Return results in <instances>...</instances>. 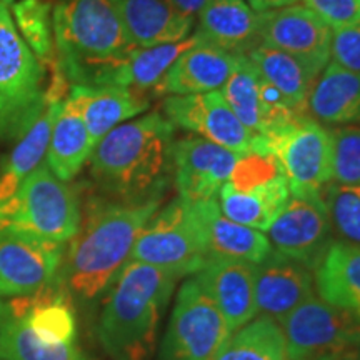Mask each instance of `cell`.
I'll return each instance as SVG.
<instances>
[{
	"label": "cell",
	"instance_id": "9c48e42d",
	"mask_svg": "<svg viewBox=\"0 0 360 360\" xmlns=\"http://www.w3.org/2000/svg\"><path fill=\"white\" fill-rule=\"evenodd\" d=\"M207 259L191 204L180 197L148 219L130 260L169 270L180 278L197 274Z\"/></svg>",
	"mask_w": 360,
	"mask_h": 360
},
{
	"label": "cell",
	"instance_id": "8d00e7d4",
	"mask_svg": "<svg viewBox=\"0 0 360 360\" xmlns=\"http://www.w3.org/2000/svg\"><path fill=\"white\" fill-rule=\"evenodd\" d=\"M304 4L334 30L360 24V0H304Z\"/></svg>",
	"mask_w": 360,
	"mask_h": 360
},
{
	"label": "cell",
	"instance_id": "60d3db41",
	"mask_svg": "<svg viewBox=\"0 0 360 360\" xmlns=\"http://www.w3.org/2000/svg\"><path fill=\"white\" fill-rule=\"evenodd\" d=\"M2 294H0V322L6 321V319L8 317V312H7V302H4L2 300Z\"/></svg>",
	"mask_w": 360,
	"mask_h": 360
},
{
	"label": "cell",
	"instance_id": "e575fe53",
	"mask_svg": "<svg viewBox=\"0 0 360 360\" xmlns=\"http://www.w3.org/2000/svg\"><path fill=\"white\" fill-rule=\"evenodd\" d=\"M332 132L334 180L342 186H360V127L342 125Z\"/></svg>",
	"mask_w": 360,
	"mask_h": 360
},
{
	"label": "cell",
	"instance_id": "6da1fadb",
	"mask_svg": "<svg viewBox=\"0 0 360 360\" xmlns=\"http://www.w3.org/2000/svg\"><path fill=\"white\" fill-rule=\"evenodd\" d=\"M172 122L148 112L117 125L90 155V179L103 199L127 205L160 202L174 180Z\"/></svg>",
	"mask_w": 360,
	"mask_h": 360
},
{
	"label": "cell",
	"instance_id": "d6a6232c",
	"mask_svg": "<svg viewBox=\"0 0 360 360\" xmlns=\"http://www.w3.org/2000/svg\"><path fill=\"white\" fill-rule=\"evenodd\" d=\"M260 75L245 56L238 57L236 70L220 89L225 102L250 134H262L260 115Z\"/></svg>",
	"mask_w": 360,
	"mask_h": 360
},
{
	"label": "cell",
	"instance_id": "ba28073f",
	"mask_svg": "<svg viewBox=\"0 0 360 360\" xmlns=\"http://www.w3.org/2000/svg\"><path fill=\"white\" fill-rule=\"evenodd\" d=\"M264 139L269 152L281 162L292 195H322L323 188L334 180L332 132L310 115Z\"/></svg>",
	"mask_w": 360,
	"mask_h": 360
},
{
	"label": "cell",
	"instance_id": "5bb4252c",
	"mask_svg": "<svg viewBox=\"0 0 360 360\" xmlns=\"http://www.w3.org/2000/svg\"><path fill=\"white\" fill-rule=\"evenodd\" d=\"M274 250L315 270L334 242L330 219L322 195H292L269 229Z\"/></svg>",
	"mask_w": 360,
	"mask_h": 360
},
{
	"label": "cell",
	"instance_id": "4dcf8cb0",
	"mask_svg": "<svg viewBox=\"0 0 360 360\" xmlns=\"http://www.w3.org/2000/svg\"><path fill=\"white\" fill-rule=\"evenodd\" d=\"M215 360H289L281 323L260 315L233 332Z\"/></svg>",
	"mask_w": 360,
	"mask_h": 360
},
{
	"label": "cell",
	"instance_id": "7402d4cb",
	"mask_svg": "<svg viewBox=\"0 0 360 360\" xmlns=\"http://www.w3.org/2000/svg\"><path fill=\"white\" fill-rule=\"evenodd\" d=\"M195 32L225 52L247 56L260 45V12L245 0H209Z\"/></svg>",
	"mask_w": 360,
	"mask_h": 360
},
{
	"label": "cell",
	"instance_id": "8992f818",
	"mask_svg": "<svg viewBox=\"0 0 360 360\" xmlns=\"http://www.w3.org/2000/svg\"><path fill=\"white\" fill-rule=\"evenodd\" d=\"M82 224L79 193L57 179L47 164L34 170L0 214V225H12L45 240L67 244Z\"/></svg>",
	"mask_w": 360,
	"mask_h": 360
},
{
	"label": "cell",
	"instance_id": "7a4b0ae2",
	"mask_svg": "<svg viewBox=\"0 0 360 360\" xmlns=\"http://www.w3.org/2000/svg\"><path fill=\"white\" fill-rule=\"evenodd\" d=\"M159 207L160 202L127 205L103 197L90 200L57 277L70 299L92 302L109 289L130 260L139 233Z\"/></svg>",
	"mask_w": 360,
	"mask_h": 360
},
{
	"label": "cell",
	"instance_id": "603a6c76",
	"mask_svg": "<svg viewBox=\"0 0 360 360\" xmlns=\"http://www.w3.org/2000/svg\"><path fill=\"white\" fill-rule=\"evenodd\" d=\"M307 110L321 124H360V72L328 62L310 89Z\"/></svg>",
	"mask_w": 360,
	"mask_h": 360
},
{
	"label": "cell",
	"instance_id": "44dd1931",
	"mask_svg": "<svg viewBox=\"0 0 360 360\" xmlns=\"http://www.w3.org/2000/svg\"><path fill=\"white\" fill-rule=\"evenodd\" d=\"M125 32L137 49L187 39L193 19L175 11L169 0H110Z\"/></svg>",
	"mask_w": 360,
	"mask_h": 360
},
{
	"label": "cell",
	"instance_id": "ffe728a7",
	"mask_svg": "<svg viewBox=\"0 0 360 360\" xmlns=\"http://www.w3.org/2000/svg\"><path fill=\"white\" fill-rule=\"evenodd\" d=\"M191 209L207 257L217 255L260 264L272 252L270 240L262 232L225 217L215 199L195 202Z\"/></svg>",
	"mask_w": 360,
	"mask_h": 360
},
{
	"label": "cell",
	"instance_id": "d4e9b609",
	"mask_svg": "<svg viewBox=\"0 0 360 360\" xmlns=\"http://www.w3.org/2000/svg\"><path fill=\"white\" fill-rule=\"evenodd\" d=\"M315 285L321 299L360 321V247L332 242L315 269Z\"/></svg>",
	"mask_w": 360,
	"mask_h": 360
},
{
	"label": "cell",
	"instance_id": "4fadbf2b",
	"mask_svg": "<svg viewBox=\"0 0 360 360\" xmlns=\"http://www.w3.org/2000/svg\"><path fill=\"white\" fill-rule=\"evenodd\" d=\"M334 30L305 6H292L260 12V45L295 57L312 72L322 74L332 57Z\"/></svg>",
	"mask_w": 360,
	"mask_h": 360
},
{
	"label": "cell",
	"instance_id": "836d02e7",
	"mask_svg": "<svg viewBox=\"0 0 360 360\" xmlns=\"http://www.w3.org/2000/svg\"><path fill=\"white\" fill-rule=\"evenodd\" d=\"M332 231L340 242L360 247V186L330 182L322 191Z\"/></svg>",
	"mask_w": 360,
	"mask_h": 360
},
{
	"label": "cell",
	"instance_id": "484cf974",
	"mask_svg": "<svg viewBox=\"0 0 360 360\" xmlns=\"http://www.w3.org/2000/svg\"><path fill=\"white\" fill-rule=\"evenodd\" d=\"M60 105L62 101H49L40 119L15 143L11 154L2 160V165H0V214L8 202L17 195L25 179L39 167L47 154L52 125L56 122Z\"/></svg>",
	"mask_w": 360,
	"mask_h": 360
},
{
	"label": "cell",
	"instance_id": "83f0119b",
	"mask_svg": "<svg viewBox=\"0 0 360 360\" xmlns=\"http://www.w3.org/2000/svg\"><path fill=\"white\" fill-rule=\"evenodd\" d=\"M259 75L272 84L282 94L292 110L300 115H310L307 110L310 89L317 77L295 57L277 49L259 45L245 56Z\"/></svg>",
	"mask_w": 360,
	"mask_h": 360
},
{
	"label": "cell",
	"instance_id": "9a60e30c",
	"mask_svg": "<svg viewBox=\"0 0 360 360\" xmlns=\"http://www.w3.org/2000/svg\"><path fill=\"white\" fill-rule=\"evenodd\" d=\"M238 154L199 135L174 142V184L182 200L204 202L215 199L220 187L231 177Z\"/></svg>",
	"mask_w": 360,
	"mask_h": 360
},
{
	"label": "cell",
	"instance_id": "ac0fdd59",
	"mask_svg": "<svg viewBox=\"0 0 360 360\" xmlns=\"http://www.w3.org/2000/svg\"><path fill=\"white\" fill-rule=\"evenodd\" d=\"M65 101L82 115L97 146L117 125L147 112L154 96L120 85H70Z\"/></svg>",
	"mask_w": 360,
	"mask_h": 360
},
{
	"label": "cell",
	"instance_id": "f1b7e54d",
	"mask_svg": "<svg viewBox=\"0 0 360 360\" xmlns=\"http://www.w3.org/2000/svg\"><path fill=\"white\" fill-rule=\"evenodd\" d=\"M199 34L172 44H162L155 47L137 49L125 64L115 72L109 85H120L147 92L154 96V90L172 64L184 52L199 42Z\"/></svg>",
	"mask_w": 360,
	"mask_h": 360
},
{
	"label": "cell",
	"instance_id": "2e32d148",
	"mask_svg": "<svg viewBox=\"0 0 360 360\" xmlns=\"http://www.w3.org/2000/svg\"><path fill=\"white\" fill-rule=\"evenodd\" d=\"M193 278L212 299L232 334L259 314L255 304V264L210 255Z\"/></svg>",
	"mask_w": 360,
	"mask_h": 360
},
{
	"label": "cell",
	"instance_id": "5b68a950",
	"mask_svg": "<svg viewBox=\"0 0 360 360\" xmlns=\"http://www.w3.org/2000/svg\"><path fill=\"white\" fill-rule=\"evenodd\" d=\"M47 69L20 37L11 4L0 0V143L19 142L49 103Z\"/></svg>",
	"mask_w": 360,
	"mask_h": 360
},
{
	"label": "cell",
	"instance_id": "e0dca14e",
	"mask_svg": "<svg viewBox=\"0 0 360 360\" xmlns=\"http://www.w3.org/2000/svg\"><path fill=\"white\" fill-rule=\"evenodd\" d=\"M312 270L274 250L255 264V304L257 312L282 322L292 310L314 295Z\"/></svg>",
	"mask_w": 360,
	"mask_h": 360
},
{
	"label": "cell",
	"instance_id": "cb8c5ba5",
	"mask_svg": "<svg viewBox=\"0 0 360 360\" xmlns=\"http://www.w3.org/2000/svg\"><path fill=\"white\" fill-rule=\"evenodd\" d=\"M289 200L290 188L285 175L247 192H238L227 182L219 191V207L225 217L259 232L269 231Z\"/></svg>",
	"mask_w": 360,
	"mask_h": 360
},
{
	"label": "cell",
	"instance_id": "30bf717a",
	"mask_svg": "<svg viewBox=\"0 0 360 360\" xmlns=\"http://www.w3.org/2000/svg\"><path fill=\"white\" fill-rule=\"evenodd\" d=\"M289 360H330L360 349V321L347 310L310 299L281 322Z\"/></svg>",
	"mask_w": 360,
	"mask_h": 360
},
{
	"label": "cell",
	"instance_id": "d6986e66",
	"mask_svg": "<svg viewBox=\"0 0 360 360\" xmlns=\"http://www.w3.org/2000/svg\"><path fill=\"white\" fill-rule=\"evenodd\" d=\"M199 37V42L174 62L154 90V97L205 94L224 87L240 56L222 51L200 34Z\"/></svg>",
	"mask_w": 360,
	"mask_h": 360
},
{
	"label": "cell",
	"instance_id": "f546056e",
	"mask_svg": "<svg viewBox=\"0 0 360 360\" xmlns=\"http://www.w3.org/2000/svg\"><path fill=\"white\" fill-rule=\"evenodd\" d=\"M0 360H96L75 344H45L27 319L0 322Z\"/></svg>",
	"mask_w": 360,
	"mask_h": 360
},
{
	"label": "cell",
	"instance_id": "b9f144b4",
	"mask_svg": "<svg viewBox=\"0 0 360 360\" xmlns=\"http://www.w3.org/2000/svg\"><path fill=\"white\" fill-rule=\"evenodd\" d=\"M335 360H360V349L359 350H354V352H349V354L342 355V357L335 359Z\"/></svg>",
	"mask_w": 360,
	"mask_h": 360
},
{
	"label": "cell",
	"instance_id": "4316f807",
	"mask_svg": "<svg viewBox=\"0 0 360 360\" xmlns=\"http://www.w3.org/2000/svg\"><path fill=\"white\" fill-rule=\"evenodd\" d=\"M94 142L82 115L72 103L62 101L52 125L47 147V165L57 179L69 182L75 179L94 152Z\"/></svg>",
	"mask_w": 360,
	"mask_h": 360
},
{
	"label": "cell",
	"instance_id": "277c9868",
	"mask_svg": "<svg viewBox=\"0 0 360 360\" xmlns=\"http://www.w3.org/2000/svg\"><path fill=\"white\" fill-rule=\"evenodd\" d=\"M179 276L129 260L112 283L97 326L101 345L112 360H150L162 315Z\"/></svg>",
	"mask_w": 360,
	"mask_h": 360
},
{
	"label": "cell",
	"instance_id": "f35d334b",
	"mask_svg": "<svg viewBox=\"0 0 360 360\" xmlns=\"http://www.w3.org/2000/svg\"><path fill=\"white\" fill-rule=\"evenodd\" d=\"M172 4L175 11H179L182 15L195 19V15H199V12L207 6L209 0H169Z\"/></svg>",
	"mask_w": 360,
	"mask_h": 360
},
{
	"label": "cell",
	"instance_id": "74e56055",
	"mask_svg": "<svg viewBox=\"0 0 360 360\" xmlns=\"http://www.w3.org/2000/svg\"><path fill=\"white\" fill-rule=\"evenodd\" d=\"M332 58L344 69L360 72V24L334 30Z\"/></svg>",
	"mask_w": 360,
	"mask_h": 360
},
{
	"label": "cell",
	"instance_id": "3957f363",
	"mask_svg": "<svg viewBox=\"0 0 360 360\" xmlns=\"http://www.w3.org/2000/svg\"><path fill=\"white\" fill-rule=\"evenodd\" d=\"M56 64L69 85H109L137 47L110 0H52Z\"/></svg>",
	"mask_w": 360,
	"mask_h": 360
},
{
	"label": "cell",
	"instance_id": "7c38bea8",
	"mask_svg": "<svg viewBox=\"0 0 360 360\" xmlns=\"http://www.w3.org/2000/svg\"><path fill=\"white\" fill-rule=\"evenodd\" d=\"M162 112L172 122L187 132L197 134L207 141L219 143L238 155L260 152L269 154L262 135H254L233 114L220 90L188 96H169L162 102Z\"/></svg>",
	"mask_w": 360,
	"mask_h": 360
},
{
	"label": "cell",
	"instance_id": "ab89813d",
	"mask_svg": "<svg viewBox=\"0 0 360 360\" xmlns=\"http://www.w3.org/2000/svg\"><path fill=\"white\" fill-rule=\"evenodd\" d=\"M297 0H247V4L254 8L255 12H265V11H274V8L287 7L295 4Z\"/></svg>",
	"mask_w": 360,
	"mask_h": 360
},
{
	"label": "cell",
	"instance_id": "8fae6325",
	"mask_svg": "<svg viewBox=\"0 0 360 360\" xmlns=\"http://www.w3.org/2000/svg\"><path fill=\"white\" fill-rule=\"evenodd\" d=\"M65 244L0 225V294L29 297L57 281Z\"/></svg>",
	"mask_w": 360,
	"mask_h": 360
},
{
	"label": "cell",
	"instance_id": "1f68e13d",
	"mask_svg": "<svg viewBox=\"0 0 360 360\" xmlns=\"http://www.w3.org/2000/svg\"><path fill=\"white\" fill-rule=\"evenodd\" d=\"M17 30L45 69H56L52 0H13L11 4Z\"/></svg>",
	"mask_w": 360,
	"mask_h": 360
},
{
	"label": "cell",
	"instance_id": "7bdbcfd3",
	"mask_svg": "<svg viewBox=\"0 0 360 360\" xmlns=\"http://www.w3.org/2000/svg\"><path fill=\"white\" fill-rule=\"evenodd\" d=\"M7 2H8V4H12V2H13V0H7Z\"/></svg>",
	"mask_w": 360,
	"mask_h": 360
},
{
	"label": "cell",
	"instance_id": "d590c367",
	"mask_svg": "<svg viewBox=\"0 0 360 360\" xmlns=\"http://www.w3.org/2000/svg\"><path fill=\"white\" fill-rule=\"evenodd\" d=\"M278 175H283V170L281 162L272 152L269 154L250 152V154L238 157L227 184L238 192H247Z\"/></svg>",
	"mask_w": 360,
	"mask_h": 360
},
{
	"label": "cell",
	"instance_id": "52a82bcc",
	"mask_svg": "<svg viewBox=\"0 0 360 360\" xmlns=\"http://www.w3.org/2000/svg\"><path fill=\"white\" fill-rule=\"evenodd\" d=\"M232 335L195 278L180 285L157 360H215Z\"/></svg>",
	"mask_w": 360,
	"mask_h": 360
},
{
	"label": "cell",
	"instance_id": "ee69618b",
	"mask_svg": "<svg viewBox=\"0 0 360 360\" xmlns=\"http://www.w3.org/2000/svg\"><path fill=\"white\" fill-rule=\"evenodd\" d=\"M337 359H339V357H337ZM330 360H335V359H330Z\"/></svg>",
	"mask_w": 360,
	"mask_h": 360
}]
</instances>
